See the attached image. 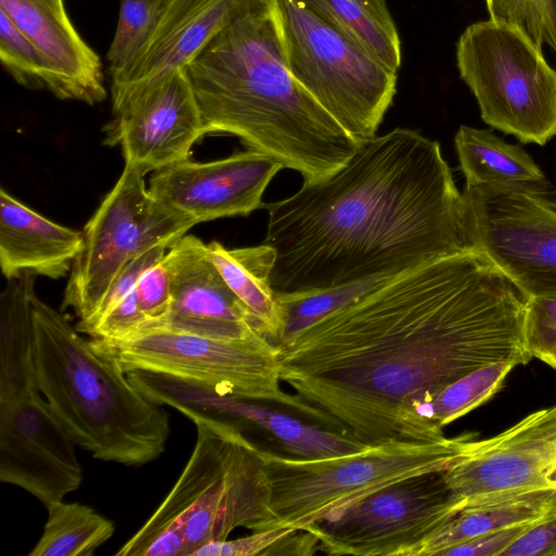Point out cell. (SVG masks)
I'll return each mask as SVG.
<instances>
[{
	"instance_id": "cell-1",
	"label": "cell",
	"mask_w": 556,
	"mask_h": 556,
	"mask_svg": "<svg viewBox=\"0 0 556 556\" xmlns=\"http://www.w3.org/2000/svg\"><path fill=\"white\" fill-rule=\"evenodd\" d=\"M527 299L481 252L379 281L277 343L280 376L324 428L363 445L445 438L435 397L493 363L527 364Z\"/></svg>"
},
{
	"instance_id": "cell-2",
	"label": "cell",
	"mask_w": 556,
	"mask_h": 556,
	"mask_svg": "<svg viewBox=\"0 0 556 556\" xmlns=\"http://www.w3.org/2000/svg\"><path fill=\"white\" fill-rule=\"evenodd\" d=\"M264 207L277 294L392 277L475 250L440 143L407 128L359 143L331 175Z\"/></svg>"
},
{
	"instance_id": "cell-3",
	"label": "cell",
	"mask_w": 556,
	"mask_h": 556,
	"mask_svg": "<svg viewBox=\"0 0 556 556\" xmlns=\"http://www.w3.org/2000/svg\"><path fill=\"white\" fill-rule=\"evenodd\" d=\"M205 134H229L312 182L355 142L288 72L267 0H253L186 67Z\"/></svg>"
},
{
	"instance_id": "cell-4",
	"label": "cell",
	"mask_w": 556,
	"mask_h": 556,
	"mask_svg": "<svg viewBox=\"0 0 556 556\" xmlns=\"http://www.w3.org/2000/svg\"><path fill=\"white\" fill-rule=\"evenodd\" d=\"M31 313L37 388L75 443L93 458L126 466L162 455L170 433L162 405L36 293Z\"/></svg>"
},
{
	"instance_id": "cell-5",
	"label": "cell",
	"mask_w": 556,
	"mask_h": 556,
	"mask_svg": "<svg viewBox=\"0 0 556 556\" xmlns=\"http://www.w3.org/2000/svg\"><path fill=\"white\" fill-rule=\"evenodd\" d=\"M197 429L177 481L116 556H192L237 528H275L273 491L262 448L231 424L188 417Z\"/></svg>"
},
{
	"instance_id": "cell-6",
	"label": "cell",
	"mask_w": 556,
	"mask_h": 556,
	"mask_svg": "<svg viewBox=\"0 0 556 556\" xmlns=\"http://www.w3.org/2000/svg\"><path fill=\"white\" fill-rule=\"evenodd\" d=\"M475 433L433 442L367 445L332 457L287 456L262 450L269 476L275 528L306 530L333 519L395 482L445 471L465 456Z\"/></svg>"
},
{
	"instance_id": "cell-7",
	"label": "cell",
	"mask_w": 556,
	"mask_h": 556,
	"mask_svg": "<svg viewBox=\"0 0 556 556\" xmlns=\"http://www.w3.org/2000/svg\"><path fill=\"white\" fill-rule=\"evenodd\" d=\"M293 79L358 144L377 136L396 94L394 72L303 0H267Z\"/></svg>"
},
{
	"instance_id": "cell-8",
	"label": "cell",
	"mask_w": 556,
	"mask_h": 556,
	"mask_svg": "<svg viewBox=\"0 0 556 556\" xmlns=\"http://www.w3.org/2000/svg\"><path fill=\"white\" fill-rule=\"evenodd\" d=\"M90 340L125 372L142 369L174 376L225 395L286 408L324 426L316 409L282 390L279 348L262 333L224 340L143 329L119 340Z\"/></svg>"
},
{
	"instance_id": "cell-9",
	"label": "cell",
	"mask_w": 556,
	"mask_h": 556,
	"mask_svg": "<svg viewBox=\"0 0 556 556\" xmlns=\"http://www.w3.org/2000/svg\"><path fill=\"white\" fill-rule=\"evenodd\" d=\"M456 64L484 123L523 143L556 136V71L520 29L490 18L470 24Z\"/></svg>"
},
{
	"instance_id": "cell-10",
	"label": "cell",
	"mask_w": 556,
	"mask_h": 556,
	"mask_svg": "<svg viewBox=\"0 0 556 556\" xmlns=\"http://www.w3.org/2000/svg\"><path fill=\"white\" fill-rule=\"evenodd\" d=\"M193 226L157 202L143 175L125 165L81 231L83 245L70 271L63 307H71L79 320L90 318L127 263L153 248H169Z\"/></svg>"
},
{
	"instance_id": "cell-11",
	"label": "cell",
	"mask_w": 556,
	"mask_h": 556,
	"mask_svg": "<svg viewBox=\"0 0 556 556\" xmlns=\"http://www.w3.org/2000/svg\"><path fill=\"white\" fill-rule=\"evenodd\" d=\"M463 195L475 250L526 296H556V203L540 185L488 184Z\"/></svg>"
},
{
	"instance_id": "cell-12",
	"label": "cell",
	"mask_w": 556,
	"mask_h": 556,
	"mask_svg": "<svg viewBox=\"0 0 556 556\" xmlns=\"http://www.w3.org/2000/svg\"><path fill=\"white\" fill-rule=\"evenodd\" d=\"M443 471L407 478L306 529L328 555L415 556L419 545L460 510Z\"/></svg>"
},
{
	"instance_id": "cell-13",
	"label": "cell",
	"mask_w": 556,
	"mask_h": 556,
	"mask_svg": "<svg viewBox=\"0 0 556 556\" xmlns=\"http://www.w3.org/2000/svg\"><path fill=\"white\" fill-rule=\"evenodd\" d=\"M443 477L460 508L500 497L556 492V405L528 415L490 439L473 441Z\"/></svg>"
},
{
	"instance_id": "cell-14",
	"label": "cell",
	"mask_w": 556,
	"mask_h": 556,
	"mask_svg": "<svg viewBox=\"0 0 556 556\" xmlns=\"http://www.w3.org/2000/svg\"><path fill=\"white\" fill-rule=\"evenodd\" d=\"M103 131V143L118 147L125 165L143 176L190 159L206 134L186 68L113 108Z\"/></svg>"
},
{
	"instance_id": "cell-15",
	"label": "cell",
	"mask_w": 556,
	"mask_h": 556,
	"mask_svg": "<svg viewBox=\"0 0 556 556\" xmlns=\"http://www.w3.org/2000/svg\"><path fill=\"white\" fill-rule=\"evenodd\" d=\"M39 391L0 402V480L46 507L83 482L77 445Z\"/></svg>"
},
{
	"instance_id": "cell-16",
	"label": "cell",
	"mask_w": 556,
	"mask_h": 556,
	"mask_svg": "<svg viewBox=\"0 0 556 556\" xmlns=\"http://www.w3.org/2000/svg\"><path fill=\"white\" fill-rule=\"evenodd\" d=\"M131 383L149 400L170 406L186 417L201 416L231 424L242 430L254 426L271 434L288 452L301 457L341 456L366 445L341 433L305 424L281 409L257 401L225 395L174 376L135 369Z\"/></svg>"
},
{
	"instance_id": "cell-17",
	"label": "cell",
	"mask_w": 556,
	"mask_h": 556,
	"mask_svg": "<svg viewBox=\"0 0 556 556\" xmlns=\"http://www.w3.org/2000/svg\"><path fill=\"white\" fill-rule=\"evenodd\" d=\"M282 168L269 155L250 149L210 162L187 159L155 170L148 190L197 225L264 207L263 194Z\"/></svg>"
},
{
	"instance_id": "cell-18",
	"label": "cell",
	"mask_w": 556,
	"mask_h": 556,
	"mask_svg": "<svg viewBox=\"0 0 556 556\" xmlns=\"http://www.w3.org/2000/svg\"><path fill=\"white\" fill-rule=\"evenodd\" d=\"M163 262L172 279V306L162 320L143 329H165L224 340L264 334L257 319L210 260L207 244L201 239L182 236L167 249Z\"/></svg>"
},
{
	"instance_id": "cell-19",
	"label": "cell",
	"mask_w": 556,
	"mask_h": 556,
	"mask_svg": "<svg viewBox=\"0 0 556 556\" xmlns=\"http://www.w3.org/2000/svg\"><path fill=\"white\" fill-rule=\"evenodd\" d=\"M253 0H166L134 62L112 76V109L185 68Z\"/></svg>"
},
{
	"instance_id": "cell-20",
	"label": "cell",
	"mask_w": 556,
	"mask_h": 556,
	"mask_svg": "<svg viewBox=\"0 0 556 556\" xmlns=\"http://www.w3.org/2000/svg\"><path fill=\"white\" fill-rule=\"evenodd\" d=\"M0 11L43 55L53 96L90 105L106 98L101 60L74 27L64 0H0Z\"/></svg>"
},
{
	"instance_id": "cell-21",
	"label": "cell",
	"mask_w": 556,
	"mask_h": 556,
	"mask_svg": "<svg viewBox=\"0 0 556 556\" xmlns=\"http://www.w3.org/2000/svg\"><path fill=\"white\" fill-rule=\"evenodd\" d=\"M83 232L59 225L0 190V266L11 279L28 273L58 279L71 271Z\"/></svg>"
},
{
	"instance_id": "cell-22",
	"label": "cell",
	"mask_w": 556,
	"mask_h": 556,
	"mask_svg": "<svg viewBox=\"0 0 556 556\" xmlns=\"http://www.w3.org/2000/svg\"><path fill=\"white\" fill-rule=\"evenodd\" d=\"M207 255L228 287L260 323L264 334L277 343L286 317L271 282L276 254L271 247L227 249L217 241L207 244Z\"/></svg>"
},
{
	"instance_id": "cell-23",
	"label": "cell",
	"mask_w": 556,
	"mask_h": 556,
	"mask_svg": "<svg viewBox=\"0 0 556 556\" xmlns=\"http://www.w3.org/2000/svg\"><path fill=\"white\" fill-rule=\"evenodd\" d=\"M35 275L7 279L0 295V402L39 391L34 368Z\"/></svg>"
},
{
	"instance_id": "cell-24",
	"label": "cell",
	"mask_w": 556,
	"mask_h": 556,
	"mask_svg": "<svg viewBox=\"0 0 556 556\" xmlns=\"http://www.w3.org/2000/svg\"><path fill=\"white\" fill-rule=\"evenodd\" d=\"M556 513V492L500 497L466 505L429 535L415 556L440 555L451 546L509 527L536 522Z\"/></svg>"
},
{
	"instance_id": "cell-25",
	"label": "cell",
	"mask_w": 556,
	"mask_h": 556,
	"mask_svg": "<svg viewBox=\"0 0 556 556\" xmlns=\"http://www.w3.org/2000/svg\"><path fill=\"white\" fill-rule=\"evenodd\" d=\"M467 187L488 184L544 182L545 176L519 146L507 143L491 130L460 126L454 138Z\"/></svg>"
},
{
	"instance_id": "cell-26",
	"label": "cell",
	"mask_w": 556,
	"mask_h": 556,
	"mask_svg": "<svg viewBox=\"0 0 556 556\" xmlns=\"http://www.w3.org/2000/svg\"><path fill=\"white\" fill-rule=\"evenodd\" d=\"M303 1L384 66L399 71L401 40L386 0Z\"/></svg>"
},
{
	"instance_id": "cell-27",
	"label": "cell",
	"mask_w": 556,
	"mask_h": 556,
	"mask_svg": "<svg viewBox=\"0 0 556 556\" xmlns=\"http://www.w3.org/2000/svg\"><path fill=\"white\" fill-rule=\"evenodd\" d=\"M48 519L29 556H92L114 534V523L94 509L63 501L47 506Z\"/></svg>"
},
{
	"instance_id": "cell-28",
	"label": "cell",
	"mask_w": 556,
	"mask_h": 556,
	"mask_svg": "<svg viewBox=\"0 0 556 556\" xmlns=\"http://www.w3.org/2000/svg\"><path fill=\"white\" fill-rule=\"evenodd\" d=\"M511 361L482 366L447 386L432 402L430 415L441 429L491 399L504 384L513 368Z\"/></svg>"
},
{
	"instance_id": "cell-29",
	"label": "cell",
	"mask_w": 556,
	"mask_h": 556,
	"mask_svg": "<svg viewBox=\"0 0 556 556\" xmlns=\"http://www.w3.org/2000/svg\"><path fill=\"white\" fill-rule=\"evenodd\" d=\"M166 0H119L116 30L106 59L111 77L124 72L151 36Z\"/></svg>"
},
{
	"instance_id": "cell-30",
	"label": "cell",
	"mask_w": 556,
	"mask_h": 556,
	"mask_svg": "<svg viewBox=\"0 0 556 556\" xmlns=\"http://www.w3.org/2000/svg\"><path fill=\"white\" fill-rule=\"evenodd\" d=\"M0 60L5 71L21 86L51 91L52 77L43 55L2 11Z\"/></svg>"
},
{
	"instance_id": "cell-31",
	"label": "cell",
	"mask_w": 556,
	"mask_h": 556,
	"mask_svg": "<svg viewBox=\"0 0 556 556\" xmlns=\"http://www.w3.org/2000/svg\"><path fill=\"white\" fill-rule=\"evenodd\" d=\"M382 279L384 278L329 290L277 294L286 317L283 336L277 343L286 341L320 317L363 294Z\"/></svg>"
},
{
	"instance_id": "cell-32",
	"label": "cell",
	"mask_w": 556,
	"mask_h": 556,
	"mask_svg": "<svg viewBox=\"0 0 556 556\" xmlns=\"http://www.w3.org/2000/svg\"><path fill=\"white\" fill-rule=\"evenodd\" d=\"M490 20L514 26L556 53V0H485Z\"/></svg>"
},
{
	"instance_id": "cell-33",
	"label": "cell",
	"mask_w": 556,
	"mask_h": 556,
	"mask_svg": "<svg viewBox=\"0 0 556 556\" xmlns=\"http://www.w3.org/2000/svg\"><path fill=\"white\" fill-rule=\"evenodd\" d=\"M523 342L532 358L556 369V296L527 300Z\"/></svg>"
},
{
	"instance_id": "cell-34",
	"label": "cell",
	"mask_w": 556,
	"mask_h": 556,
	"mask_svg": "<svg viewBox=\"0 0 556 556\" xmlns=\"http://www.w3.org/2000/svg\"><path fill=\"white\" fill-rule=\"evenodd\" d=\"M135 293L138 306L147 318L141 329L162 320L168 314L173 301L172 279L163 258L143 273Z\"/></svg>"
},
{
	"instance_id": "cell-35",
	"label": "cell",
	"mask_w": 556,
	"mask_h": 556,
	"mask_svg": "<svg viewBox=\"0 0 556 556\" xmlns=\"http://www.w3.org/2000/svg\"><path fill=\"white\" fill-rule=\"evenodd\" d=\"M291 527H277L268 530L252 531L250 535L206 543L192 556H255L266 555L281 540L295 532Z\"/></svg>"
},
{
	"instance_id": "cell-36",
	"label": "cell",
	"mask_w": 556,
	"mask_h": 556,
	"mask_svg": "<svg viewBox=\"0 0 556 556\" xmlns=\"http://www.w3.org/2000/svg\"><path fill=\"white\" fill-rule=\"evenodd\" d=\"M167 249L166 245L153 248L127 263L113 281L97 312L90 318L79 320L77 324L84 325L97 320L132 292L143 273L162 261Z\"/></svg>"
},
{
	"instance_id": "cell-37",
	"label": "cell",
	"mask_w": 556,
	"mask_h": 556,
	"mask_svg": "<svg viewBox=\"0 0 556 556\" xmlns=\"http://www.w3.org/2000/svg\"><path fill=\"white\" fill-rule=\"evenodd\" d=\"M502 556H556V513L531 525Z\"/></svg>"
},
{
	"instance_id": "cell-38",
	"label": "cell",
	"mask_w": 556,
	"mask_h": 556,
	"mask_svg": "<svg viewBox=\"0 0 556 556\" xmlns=\"http://www.w3.org/2000/svg\"><path fill=\"white\" fill-rule=\"evenodd\" d=\"M533 523L519 525L479 535L442 551L440 556H502L503 552Z\"/></svg>"
}]
</instances>
